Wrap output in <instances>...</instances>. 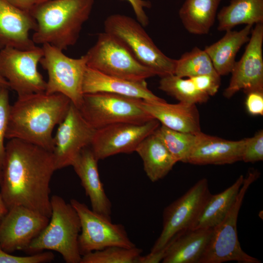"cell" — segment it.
I'll use <instances>...</instances> for the list:
<instances>
[{
    "instance_id": "1",
    "label": "cell",
    "mask_w": 263,
    "mask_h": 263,
    "mask_svg": "<svg viewBox=\"0 0 263 263\" xmlns=\"http://www.w3.org/2000/svg\"><path fill=\"white\" fill-rule=\"evenodd\" d=\"M56 170L52 151L11 139L5 146L0 191L8 209L22 206L50 218V182Z\"/></svg>"
},
{
    "instance_id": "2",
    "label": "cell",
    "mask_w": 263,
    "mask_h": 263,
    "mask_svg": "<svg viewBox=\"0 0 263 263\" xmlns=\"http://www.w3.org/2000/svg\"><path fill=\"white\" fill-rule=\"evenodd\" d=\"M71 103L60 93L18 96L10 106L5 138L21 140L52 152L53 130L62 121Z\"/></svg>"
},
{
    "instance_id": "3",
    "label": "cell",
    "mask_w": 263,
    "mask_h": 263,
    "mask_svg": "<svg viewBox=\"0 0 263 263\" xmlns=\"http://www.w3.org/2000/svg\"><path fill=\"white\" fill-rule=\"evenodd\" d=\"M94 0H49L36 4L30 13L37 22L32 39L61 50L77 42Z\"/></svg>"
},
{
    "instance_id": "4",
    "label": "cell",
    "mask_w": 263,
    "mask_h": 263,
    "mask_svg": "<svg viewBox=\"0 0 263 263\" xmlns=\"http://www.w3.org/2000/svg\"><path fill=\"white\" fill-rule=\"evenodd\" d=\"M52 214L49 222L26 250L37 253L51 250L61 255L67 263H80L82 256L78 239L81 230L78 215L74 207L62 197L51 198Z\"/></svg>"
},
{
    "instance_id": "5",
    "label": "cell",
    "mask_w": 263,
    "mask_h": 263,
    "mask_svg": "<svg viewBox=\"0 0 263 263\" xmlns=\"http://www.w3.org/2000/svg\"><path fill=\"white\" fill-rule=\"evenodd\" d=\"M104 32L119 39L142 64L160 77L174 74L176 59L165 55L137 20L124 15L108 17Z\"/></svg>"
},
{
    "instance_id": "6",
    "label": "cell",
    "mask_w": 263,
    "mask_h": 263,
    "mask_svg": "<svg viewBox=\"0 0 263 263\" xmlns=\"http://www.w3.org/2000/svg\"><path fill=\"white\" fill-rule=\"evenodd\" d=\"M260 173L250 169L244 178L235 201L224 219L212 228L207 247L198 263H222L236 261L243 263H260L261 261L244 252L239 241L237 220L245 193Z\"/></svg>"
},
{
    "instance_id": "7",
    "label": "cell",
    "mask_w": 263,
    "mask_h": 263,
    "mask_svg": "<svg viewBox=\"0 0 263 263\" xmlns=\"http://www.w3.org/2000/svg\"><path fill=\"white\" fill-rule=\"evenodd\" d=\"M84 55L88 67L109 75L134 81L156 75L139 62L122 42L105 32L98 35L95 43Z\"/></svg>"
},
{
    "instance_id": "8",
    "label": "cell",
    "mask_w": 263,
    "mask_h": 263,
    "mask_svg": "<svg viewBox=\"0 0 263 263\" xmlns=\"http://www.w3.org/2000/svg\"><path fill=\"white\" fill-rule=\"evenodd\" d=\"M141 100L105 92L86 94L78 109L95 130L118 123L140 124L154 119L141 107Z\"/></svg>"
},
{
    "instance_id": "9",
    "label": "cell",
    "mask_w": 263,
    "mask_h": 263,
    "mask_svg": "<svg viewBox=\"0 0 263 263\" xmlns=\"http://www.w3.org/2000/svg\"><path fill=\"white\" fill-rule=\"evenodd\" d=\"M42 49L43 56L39 63L48 76L45 93L61 94L78 108L84 95L83 81L87 67L85 55L71 58L49 44L42 45Z\"/></svg>"
},
{
    "instance_id": "10",
    "label": "cell",
    "mask_w": 263,
    "mask_h": 263,
    "mask_svg": "<svg viewBox=\"0 0 263 263\" xmlns=\"http://www.w3.org/2000/svg\"><path fill=\"white\" fill-rule=\"evenodd\" d=\"M211 194L207 180L202 178L166 207L161 232L150 252L162 250L177 235L192 229Z\"/></svg>"
},
{
    "instance_id": "11",
    "label": "cell",
    "mask_w": 263,
    "mask_h": 263,
    "mask_svg": "<svg viewBox=\"0 0 263 263\" xmlns=\"http://www.w3.org/2000/svg\"><path fill=\"white\" fill-rule=\"evenodd\" d=\"M70 204L76 210L80 222L78 244L81 256L110 246H136L124 225L113 223L111 217L90 209L76 199H72Z\"/></svg>"
},
{
    "instance_id": "12",
    "label": "cell",
    "mask_w": 263,
    "mask_h": 263,
    "mask_svg": "<svg viewBox=\"0 0 263 263\" xmlns=\"http://www.w3.org/2000/svg\"><path fill=\"white\" fill-rule=\"evenodd\" d=\"M42 47L31 50L6 48L0 50V75L10 88L21 96L45 92L46 81L38 70Z\"/></svg>"
},
{
    "instance_id": "13",
    "label": "cell",
    "mask_w": 263,
    "mask_h": 263,
    "mask_svg": "<svg viewBox=\"0 0 263 263\" xmlns=\"http://www.w3.org/2000/svg\"><path fill=\"white\" fill-rule=\"evenodd\" d=\"M159 126L155 119L140 124L110 125L96 130L90 147L98 160L119 153H130L135 151L139 144Z\"/></svg>"
},
{
    "instance_id": "14",
    "label": "cell",
    "mask_w": 263,
    "mask_h": 263,
    "mask_svg": "<svg viewBox=\"0 0 263 263\" xmlns=\"http://www.w3.org/2000/svg\"><path fill=\"white\" fill-rule=\"evenodd\" d=\"M95 131L72 103L54 136L52 152L56 170L72 166L81 151L90 146Z\"/></svg>"
},
{
    "instance_id": "15",
    "label": "cell",
    "mask_w": 263,
    "mask_h": 263,
    "mask_svg": "<svg viewBox=\"0 0 263 263\" xmlns=\"http://www.w3.org/2000/svg\"><path fill=\"white\" fill-rule=\"evenodd\" d=\"M49 220L50 218L24 206L8 209L0 219V247L9 253L26 250Z\"/></svg>"
},
{
    "instance_id": "16",
    "label": "cell",
    "mask_w": 263,
    "mask_h": 263,
    "mask_svg": "<svg viewBox=\"0 0 263 263\" xmlns=\"http://www.w3.org/2000/svg\"><path fill=\"white\" fill-rule=\"evenodd\" d=\"M263 23L255 24L244 52L236 61L231 72V77L223 95L232 97L240 90L245 94L252 91H263Z\"/></svg>"
},
{
    "instance_id": "17",
    "label": "cell",
    "mask_w": 263,
    "mask_h": 263,
    "mask_svg": "<svg viewBox=\"0 0 263 263\" xmlns=\"http://www.w3.org/2000/svg\"><path fill=\"white\" fill-rule=\"evenodd\" d=\"M37 22L30 12L0 0V50L6 48L31 50L37 46L29 37Z\"/></svg>"
},
{
    "instance_id": "18",
    "label": "cell",
    "mask_w": 263,
    "mask_h": 263,
    "mask_svg": "<svg viewBox=\"0 0 263 263\" xmlns=\"http://www.w3.org/2000/svg\"><path fill=\"white\" fill-rule=\"evenodd\" d=\"M245 138L229 140L202 132L197 134L193 148L187 163L193 165L231 164L242 161Z\"/></svg>"
},
{
    "instance_id": "19",
    "label": "cell",
    "mask_w": 263,
    "mask_h": 263,
    "mask_svg": "<svg viewBox=\"0 0 263 263\" xmlns=\"http://www.w3.org/2000/svg\"><path fill=\"white\" fill-rule=\"evenodd\" d=\"M82 90L84 94L105 92L149 101H165L148 88L146 80L134 81L114 77L88 67L84 75Z\"/></svg>"
},
{
    "instance_id": "20",
    "label": "cell",
    "mask_w": 263,
    "mask_h": 263,
    "mask_svg": "<svg viewBox=\"0 0 263 263\" xmlns=\"http://www.w3.org/2000/svg\"><path fill=\"white\" fill-rule=\"evenodd\" d=\"M141 107L162 125L173 130L197 134L201 132L199 111L196 104L142 99Z\"/></svg>"
},
{
    "instance_id": "21",
    "label": "cell",
    "mask_w": 263,
    "mask_h": 263,
    "mask_svg": "<svg viewBox=\"0 0 263 263\" xmlns=\"http://www.w3.org/2000/svg\"><path fill=\"white\" fill-rule=\"evenodd\" d=\"M98 161L89 146L81 151L72 166L90 199L92 209L111 217L112 205L99 177Z\"/></svg>"
},
{
    "instance_id": "22",
    "label": "cell",
    "mask_w": 263,
    "mask_h": 263,
    "mask_svg": "<svg viewBox=\"0 0 263 263\" xmlns=\"http://www.w3.org/2000/svg\"><path fill=\"white\" fill-rule=\"evenodd\" d=\"M212 231V228H199L177 235L164 248L165 254L162 262L198 263L207 247Z\"/></svg>"
},
{
    "instance_id": "23",
    "label": "cell",
    "mask_w": 263,
    "mask_h": 263,
    "mask_svg": "<svg viewBox=\"0 0 263 263\" xmlns=\"http://www.w3.org/2000/svg\"><path fill=\"white\" fill-rule=\"evenodd\" d=\"M252 28L253 25H246L239 31H226L221 38L205 48L215 70L221 76L231 73L236 61V55L249 41Z\"/></svg>"
},
{
    "instance_id": "24",
    "label": "cell",
    "mask_w": 263,
    "mask_h": 263,
    "mask_svg": "<svg viewBox=\"0 0 263 263\" xmlns=\"http://www.w3.org/2000/svg\"><path fill=\"white\" fill-rule=\"evenodd\" d=\"M135 151L140 156L146 174L152 182L165 177L177 162L153 132L139 144Z\"/></svg>"
},
{
    "instance_id": "25",
    "label": "cell",
    "mask_w": 263,
    "mask_h": 263,
    "mask_svg": "<svg viewBox=\"0 0 263 263\" xmlns=\"http://www.w3.org/2000/svg\"><path fill=\"white\" fill-rule=\"evenodd\" d=\"M222 0H185L178 13L185 29L194 35L207 34L215 22Z\"/></svg>"
},
{
    "instance_id": "26",
    "label": "cell",
    "mask_w": 263,
    "mask_h": 263,
    "mask_svg": "<svg viewBox=\"0 0 263 263\" xmlns=\"http://www.w3.org/2000/svg\"><path fill=\"white\" fill-rule=\"evenodd\" d=\"M216 18L220 31L232 30L240 24L263 23V0H231Z\"/></svg>"
},
{
    "instance_id": "27",
    "label": "cell",
    "mask_w": 263,
    "mask_h": 263,
    "mask_svg": "<svg viewBox=\"0 0 263 263\" xmlns=\"http://www.w3.org/2000/svg\"><path fill=\"white\" fill-rule=\"evenodd\" d=\"M244 179L241 175L222 192L211 194L192 229L213 228L225 217L236 200Z\"/></svg>"
},
{
    "instance_id": "28",
    "label": "cell",
    "mask_w": 263,
    "mask_h": 263,
    "mask_svg": "<svg viewBox=\"0 0 263 263\" xmlns=\"http://www.w3.org/2000/svg\"><path fill=\"white\" fill-rule=\"evenodd\" d=\"M158 88L179 102L190 104L207 102L209 96L197 88L191 80L184 79L174 74L160 77Z\"/></svg>"
},
{
    "instance_id": "29",
    "label": "cell",
    "mask_w": 263,
    "mask_h": 263,
    "mask_svg": "<svg viewBox=\"0 0 263 263\" xmlns=\"http://www.w3.org/2000/svg\"><path fill=\"white\" fill-rule=\"evenodd\" d=\"M163 142L176 161H187L197 139V134L181 132L161 125L153 132Z\"/></svg>"
},
{
    "instance_id": "30",
    "label": "cell",
    "mask_w": 263,
    "mask_h": 263,
    "mask_svg": "<svg viewBox=\"0 0 263 263\" xmlns=\"http://www.w3.org/2000/svg\"><path fill=\"white\" fill-rule=\"evenodd\" d=\"M216 73L207 54L204 49L197 47L185 52L176 59L174 75L180 77L190 78Z\"/></svg>"
},
{
    "instance_id": "31",
    "label": "cell",
    "mask_w": 263,
    "mask_h": 263,
    "mask_svg": "<svg viewBox=\"0 0 263 263\" xmlns=\"http://www.w3.org/2000/svg\"><path fill=\"white\" fill-rule=\"evenodd\" d=\"M142 252L136 246H110L82 256L80 263H138Z\"/></svg>"
},
{
    "instance_id": "32",
    "label": "cell",
    "mask_w": 263,
    "mask_h": 263,
    "mask_svg": "<svg viewBox=\"0 0 263 263\" xmlns=\"http://www.w3.org/2000/svg\"><path fill=\"white\" fill-rule=\"evenodd\" d=\"M8 90L6 88H0V170L5 156V146L4 140L5 138L11 106L9 104Z\"/></svg>"
},
{
    "instance_id": "33",
    "label": "cell",
    "mask_w": 263,
    "mask_h": 263,
    "mask_svg": "<svg viewBox=\"0 0 263 263\" xmlns=\"http://www.w3.org/2000/svg\"><path fill=\"white\" fill-rule=\"evenodd\" d=\"M263 160V131L260 130L250 138H245L242 160L254 163Z\"/></svg>"
},
{
    "instance_id": "34",
    "label": "cell",
    "mask_w": 263,
    "mask_h": 263,
    "mask_svg": "<svg viewBox=\"0 0 263 263\" xmlns=\"http://www.w3.org/2000/svg\"><path fill=\"white\" fill-rule=\"evenodd\" d=\"M54 258V254L50 251L18 256L5 251L0 247V263H44L50 262Z\"/></svg>"
},
{
    "instance_id": "35",
    "label": "cell",
    "mask_w": 263,
    "mask_h": 263,
    "mask_svg": "<svg viewBox=\"0 0 263 263\" xmlns=\"http://www.w3.org/2000/svg\"><path fill=\"white\" fill-rule=\"evenodd\" d=\"M189 78L198 89L208 96L216 94L221 85V76L217 73L199 75Z\"/></svg>"
},
{
    "instance_id": "36",
    "label": "cell",
    "mask_w": 263,
    "mask_h": 263,
    "mask_svg": "<svg viewBox=\"0 0 263 263\" xmlns=\"http://www.w3.org/2000/svg\"><path fill=\"white\" fill-rule=\"evenodd\" d=\"M248 113L254 116L263 115V91H252L245 94Z\"/></svg>"
},
{
    "instance_id": "37",
    "label": "cell",
    "mask_w": 263,
    "mask_h": 263,
    "mask_svg": "<svg viewBox=\"0 0 263 263\" xmlns=\"http://www.w3.org/2000/svg\"><path fill=\"white\" fill-rule=\"evenodd\" d=\"M128 1L132 7L136 20L144 27L147 26L149 23V18L144 9L150 8L151 3L145 0H125Z\"/></svg>"
},
{
    "instance_id": "38",
    "label": "cell",
    "mask_w": 263,
    "mask_h": 263,
    "mask_svg": "<svg viewBox=\"0 0 263 263\" xmlns=\"http://www.w3.org/2000/svg\"><path fill=\"white\" fill-rule=\"evenodd\" d=\"M165 250L163 249L161 250L150 252L144 255H141L139 258L138 263H158L162 261L165 256Z\"/></svg>"
},
{
    "instance_id": "39",
    "label": "cell",
    "mask_w": 263,
    "mask_h": 263,
    "mask_svg": "<svg viewBox=\"0 0 263 263\" xmlns=\"http://www.w3.org/2000/svg\"><path fill=\"white\" fill-rule=\"evenodd\" d=\"M12 5L22 10L30 11L36 4L35 0H6Z\"/></svg>"
},
{
    "instance_id": "40",
    "label": "cell",
    "mask_w": 263,
    "mask_h": 263,
    "mask_svg": "<svg viewBox=\"0 0 263 263\" xmlns=\"http://www.w3.org/2000/svg\"><path fill=\"white\" fill-rule=\"evenodd\" d=\"M8 208L6 207L3 200L0 191V219L4 216L8 212Z\"/></svg>"
},
{
    "instance_id": "41",
    "label": "cell",
    "mask_w": 263,
    "mask_h": 263,
    "mask_svg": "<svg viewBox=\"0 0 263 263\" xmlns=\"http://www.w3.org/2000/svg\"><path fill=\"white\" fill-rule=\"evenodd\" d=\"M0 88L10 89L8 82L0 75Z\"/></svg>"
},
{
    "instance_id": "42",
    "label": "cell",
    "mask_w": 263,
    "mask_h": 263,
    "mask_svg": "<svg viewBox=\"0 0 263 263\" xmlns=\"http://www.w3.org/2000/svg\"><path fill=\"white\" fill-rule=\"evenodd\" d=\"M36 0V4H37V3L42 2L46 1L49 0Z\"/></svg>"
}]
</instances>
